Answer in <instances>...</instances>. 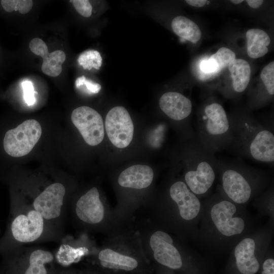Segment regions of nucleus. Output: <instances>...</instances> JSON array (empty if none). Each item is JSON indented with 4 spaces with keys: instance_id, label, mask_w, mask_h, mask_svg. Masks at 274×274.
Wrapping results in <instances>:
<instances>
[{
    "instance_id": "nucleus-9",
    "label": "nucleus",
    "mask_w": 274,
    "mask_h": 274,
    "mask_svg": "<svg viewBox=\"0 0 274 274\" xmlns=\"http://www.w3.org/2000/svg\"><path fill=\"white\" fill-rule=\"evenodd\" d=\"M42 127L35 119L24 121L16 127L6 131L2 146L5 153L17 158L28 154L40 140Z\"/></svg>"
},
{
    "instance_id": "nucleus-15",
    "label": "nucleus",
    "mask_w": 274,
    "mask_h": 274,
    "mask_svg": "<svg viewBox=\"0 0 274 274\" xmlns=\"http://www.w3.org/2000/svg\"><path fill=\"white\" fill-rule=\"evenodd\" d=\"M74 213L80 222L88 225H95L102 221L105 208L96 187L91 188L79 198L75 203Z\"/></svg>"
},
{
    "instance_id": "nucleus-20",
    "label": "nucleus",
    "mask_w": 274,
    "mask_h": 274,
    "mask_svg": "<svg viewBox=\"0 0 274 274\" xmlns=\"http://www.w3.org/2000/svg\"><path fill=\"white\" fill-rule=\"evenodd\" d=\"M59 243V247L54 253L55 260L62 266H67L76 263L89 253L86 247H75L63 236Z\"/></svg>"
},
{
    "instance_id": "nucleus-2",
    "label": "nucleus",
    "mask_w": 274,
    "mask_h": 274,
    "mask_svg": "<svg viewBox=\"0 0 274 274\" xmlns=\"http://www.w3.org/2000/svg\"><path fill=\"white\" fill-rule=\"evenodd\" d=\"M61 236L46 223L33 208L31 200L12 197L6 228L0 238V254L28 244L59 243Z\"/></svg>"
},
{
    "instance_id": "nucleus-28",
    "label": "nucleus",
    "mask_w": 274,
    "mask_h": 274,
    "mask_svg": "<svg viewBox=\"0 0 274 274\" xmlns=\"http://www.w3.org/2000/svg\"><path fill=\"white\" fill-rule=\"evenodd\" d=\"M23 98L28 106H31L35 103V91L31 82L24 81L22 83Z\"/></svg>"
},
{
    "instance_id": "nucleus-22",
    "label": "nucleus",
    "mask_w": 274,
    "mask_h": 274,
    "mask_svg": "<svg viewBox=\"0 0 274 274\" xmlns=\"http://www.w3.org/2000/svg\"><path fill=\"white\" fill-rule=\"evenodd\" d=\"M171 26L176 35L193 43L198 42L201 38V32L198 26L185 16H178L174 18Z\"/></svg>"
},
{
    "instance_id": "nucleus-5",
    "label": "nucleus",
    "mask_w": 274,
    "mask_h": 274,
    "mask_svg": "<svg viewBox=\"0 0 274 274\" xmlns=\"http://www.w3.org/2000/svg\"><path fill=\"white\" fill-rule=\"evenodd\" d=\"M184 182L199 198L207 196L217 173L215 153L196 138L188 141L181 152Z\"/></svg>"
},
{
    "instance_id": "nucleus-25",
    "label": "nucleus",
    "mask_w": 274,
    "mask_h": 274,
    "mask_svg": "<svg viewBox=\"0 0 274 274\" xmlns=\"http://www.w3.org/2000/svg\"><path fill=\"white\" fill-rule=\"evenodd\" d=\"M1 5L8 12L18 10L21 14H24L30 11L33 2L31 0H2Z\"/></svg>"
},
{
    "instance_id": "nucleus-12",
    "label": "nucleus",
    "mask_w": 274,
    "mask_h": 274,
    "mask_svg": "<svg viewBox=\"0 0 274 274\" xmlns=\"http://www.w3.org/2000/svg\"><path fill=\"white\" fill-rule=\"evenodd\" d=\"M71 120L88 145L95 146L102 141L105 135L103 119L94 109L87 106L77 108L72 113Z\"/></svg>"
},
{
    "instance_id": "nucleus-11",
    "label": "nucleus",
    "mask_w": 274,
    "mask_h": 274,
    "mask_svg": "<svg viewBox=\"0 0 274 274\" xmlns=\"http://www.w3.org/2000/svg\"><path fill=\"white\" fill-rule=\"evenodd\" d=\"M106 131L111 143L116 147H127L132 141L134 126L127 110L122 106L112 108L105 119Z\"/></svg>"
},
{
    "instance_id": "nucleus-10",
    "label": "nucleus",
    "mask_w": 274,
    "mask_h": 274,
    "mask_svg": "<svg viewBox=\"0 0 274 274\" xmlns=\"http://www.w3.org/2000/svg\"><path fill=\"white\" fill-rule=\"evenodd\" d=\"M168 195L176 205L182 220L193 225L197 230L202 212V203L183 180L173 182L169 186Z\"/></svg>"
},
{
    "instance_id": "nucleus-34",
    "label": "nucleus",
    "mask_w": 274,
    "mask_h": 274,
    "mask_svg": "<svg viewBox=\"0 0 274 274\" xmlns=\"http://www.w3.org/2000/svg\"><path fill=\"white\" fill-rule=\"evenodd\" d=\"M230 2L234 4H239L242 3L243 1V0H231V1H230Z\"/></svg>"
},
{
    "instance_id": "nucleus-4",
    "label": "nucleus",
    "mask_w": 274,
    "mask_h": 274,
    "mask_svg": "<svg viewBox=\"0 0 274 274\" xmlns=\"http://www.w3.org/2000/svg\"><path fill=\"white\" fill-rule=\"evenodd\" d=\"M217 173L221 179L219 192L242 206L264 192L270 181L266 171L249 165L240 158L218 159Z\"/></svg>"
},
{
    "instance_id": "nucleus-16",
    "label": "nucleus",
    "mask_w": 274,
    "mask_h": 274,
    "mask_svg": "<svg viewBox=\"0 0 274 274\" xmlns=\"http://www.w3.org/2000/svg\"><path fill=\"white\" fill-rule=\"evenodd\" d=\"M30 51L43 59L42 71L51 77H57L62 72V64L66 58L65 53L61 50H56L49 53L46 44L40 38L32 39L29 44Z\"/></svg>"
},
{
    "instance_id": "nucleus-35",
    "label": "nucleus",
    "mask_w": 274,
    "mask_h": 274,
    "mask_svg": "<svg viewBox=\"0 0 274 274\" xmlns=\"http://www.w3.org/2000/svg\"><path fill=\"white\" fill-rule=\"evenodd\" d=\"M0 233H1V229H0Z\"/></svg>"
},
{
    "instance_id": "nucleus-21",
    "label": "nucleus",
    "mask_w": 274,
    "mask_h": 274,
    "mask_svg": "<svg viewBox=\"0 0 274 274\" xmlns=\"http://www.w3.org/2000/svg\"><path fill=\"white\" fill-rule=\"evenodd\" d=\"M232 78V87L237 93L244 92L248 87L251 77V67L249 63L241 58L235 59L228 65Z\"/></svg>"
},
{
    "instance_id": "nucleus-31",
    "label": "nucleus",
    "mask_w": 274,
    "mask_h": 274,
    "mask_svg": "<svg viewBox=\"0 0 274 274\" xmlns=\"http://www.w3.org/2000/svg\"><path fill=\"white\" fill-rule=\"evenodd\" d=\"M261 274H274V259L272 257H267L262 262Z\"/></svg>"
},
{
    "instance_id": "nucleus-14",
    "label": "nucleus",
    "mask_w": 274,
    "mask_h": 274,
    "mask_svg": "<svg viewBox=\"0 0 274 274\" xmlns=\"http://www.w3.org/2000/svg\"><path fill=\"white\" fill-rule=\"evenodd\" d=\"M153 257L160 264L173 269H179L183 265L182 255L174 245L169 234L162 230L154 232L150 238Z\"/></svg>"
},
{
    "instance_id": "nucleus-6",
    "label": "nucleus",
    "mask_w": 274,
    "mask_h": 274,
    "mask_svg": "<svg viewBox=\"0 0 274 274\" xmlns=\"http://www.w3.org/2000/svg\"><path fill=\"white\" fill-rule=\"evenodd\" d=\"M197 139L215 153L228 149L232 142L230 124L223 107L216 101L207 102L197 115Z\"/></svg>"
},
{
    "instance_id": "nucleus-26",
    "label": "nucleus",
    "mask_w": 274,
    "mask_h": 274,
    "mask_svg": "<svg viewBox=\"0 0 274 274\" xmlns=\"http://www.w3.org/2000/svg\"><path fill=\"white\" fill-rule=\"evenodd\" d=\"M260 78L267 92L270 96L274 94V62L265 66L260 73Z\"/></svg>"
},
{
    "instance_id": "nucleus-8",
    "label": "nucleus",
    "mask_w": 274,
    "mask_h": 274,
    "mask_svg": "<svg viewBox=\"0 0 274 274\" xmlns=\"http://www.w3.org/2000/svg\"><path fill=\"white\" fill-rule=\"evenodd\" d=\"M269 239L267 231H259L249 233L235 245L232 257L239 274H256L259 271Z\"/></svg>"
},
{
    "instance_id": "nucleus-29",
    "label": "nucleus",
    "mask_w": 274,
    "mask_h": 274,
    "mask_svg": "<svg viewBox=\"0 0 274 274\" xmlns=\"http://www.w3.org/2000/svg\"><path fill=\"white\" fill-rule=\"evenodd\" d=\"M75 85L77 88L85 85L87 90L93 93H98L101 89L100 85L87 79L84 76H82L76 79Z\"/></svg>"
},
{
    "instance_id": "nucleus-19",
    "label": "nucleus",
    "mask_w": 274,
    "mask_h": 274,
    "mask_svg": "<svg viewBox=\"0 0 274 274\" xmlns=\"http://www.w3.org/2000/svg\"><path fill=\"white\" fill-rule=\"evenodd\" d=\"M247 52L251 58H258L265 55L268 51L270 39L264 30L258 28L248 30L246 34Z\"/></svg>"
},
{
    "instance_id": "nucleus-7",
    "label": "nucleus",
    "mask_w": 274,
    "mask_h": 274,
    "mask_svg": "<svg viewBox=\"0 0 274 274\" xmlns=\"http://www.w3.org/2000/svg\"><path fill=\"white\" fill-rule=\"evenodd\" d=\"M54 253L39 247L22 246L3 257L4 274H52Z\"/></svg>"
},
{
    "instance_id": "nucleus-24",
    "label": "nucleus",
    "mask_w": 274,
    "mask_h": 274,
    "mask_svg": "<svg viewBox=\"0 0 274 274\" xmlns=\"http://www.w3.org/2000/svg\"><path fill=\"white\" fill-rule=\"evenodd\" d=\"M235 57V54L233 51L226 47H221L216 53L211 55L209 59L216 64L218 72L228 66L231 62L236 59Z\"/></svg>"
},
{
    "instance_id": "nucleus-33",
    "label": "nucleus",
    "mask_w": 274,
    "mask_h": 274,
    "mask_svg": "<svg viewBox=\"0 0 274 274\" xmlns=\"http://www.w3.org/2000/svg\"><path fill=\"white\" fill-rule=\"evenodd\" d=\"M246 2L248 5L253 9L260 7L263 3V1L262 0H248Z\"/></svg>"
},
{
    "instance_id": "nucleus-17",
    "label": "nucleus",
    "mask_w": 274,
    "mask_h": 274,
    "mask_svg": "<svg viewBox=\"0 0 274 274\" xmlns=\"http://www.w3.org/2000/svg\"><path fill=\"white\" fill-rule=\"evenodd\" d=\"M153 178L154 172L151 167L135 164L123 170L118 177V182L123 187L141 189L149 187Z\"/></svg>"
},
{
    "instance_id": "nucleus-18",
    "label": "nucleus",
    "mask_w": 274,
    "mask_h": 274,
    "mask_svg": "<svg viewBox=\"0 0 274 274\" xmlns=\"http://www.w3.org/2000/svg\"><path fill=\"white\" fill-rule=\"evenodd\" d=\"M98 258L100 265L108 268L129 271L138 265L134 258L108 248L101 250Z\"/></svg>"
},
{
    "instance_id": "nucleus-1",
    "label": "nucleus",
    "mask_w": 274,
    "mask_h": 274,
    "mask_svg": "<svg viewBox=\"0 0 274 274\" xmlns=\"http://www.w3.org/2000/svg\"><path fill=\"white\" fill-rule=\"evenodd\" d=\"M202 203L198 231L207 245L218 249L233 248L251 232V223L243 206L233 203L219 192Z\"/></svg>"
},
{
    "instance_id": "nucleus-30",
    "label": "nucleus",
    "mask_w": 274,
    "mask_h": 274,
    "mask_svg": "<svg viewBox=\"0 0 274 274\" xmlns=\"http://www.w3.org/2000/svg\"><path fill=\"white\" fill-rule=\"evenodd\" d=\"M200 68L204 73H212L218 72L217 66L210 59L203 60L200 64Z\"/></svg>"
},
{
    "instance_id": "nucleus-13",
    "label": "nucleus",
    "mask_w": 274,
    "mask_h": 274,
    "mask_svg": "<svg viewBox=\"0 0 274 274\" xmlns=\"http://www.w3.org/2000/svg\"><path fill=\"white\" fill-rule=\"evenodd\" d=\"M159 106L167 117L174 121L183 122L188 131L194 138L197 137L188 120L192 109L190 99L180 92L169 91L161 96Z\"/></svg>"
},
{
    "instance_id": "nucleus-27",
    "label": "nucleus",
    "mask_w": 274,
    "mask_h": 274,
    "mask_svg": "<svg viewBox=\"0 0 274 274\" xmlns=\"http://www.w3.org/2000/svg\"><path fill=\"white\" fill-rule=\"evenodd\" d=\"M76 11L82 16L89 17L92 14V7L89 1H71Z\"/></svg>"
},
{
    "instance_id": "nucleus-3",
    "label": "nucleus",
    "mask_w": 274,
    "mask_h": 274,
    "mask_svg": "<svg viewBox=\"0 0 274 274\" xmlns=\"http://www.w3.org/2000/svg\"><path fill=\"white\" fill-rule=\"evenodd\" d=\"M232 142L228 149L239 157L273 164L274 134L272 126L258 122L248 113L228 116Z\"/></svg>"
},
{
    "instance_id": "nucleus-23",
    "label": "nucleus",
    "mask_w": 274,
    "mask_h": 274,
    "mask_svg": "<svg viewBox=\"0 0 274 274\" xmlns=\"http://www.w3.org/2000/svg\"><path fill=\"white\" fill-rule=\"evenodd\" d=\"M77 61L85 70H90L92 68L99 70L102 64V57L98 51L88 50L80 54Z\"/></svg>"
},
{
    "instance_id": "nucleus-32",
    "label": "nucleus",
    "mask_w": 274,
    "mask_h": 274,
    "mask_svg": "<svg viewBox=\"0 0 274 274\" xmlns=\"http://www.w3.org/2000/svg\"><path fill=\"white\" fill-rule=\"evenodd\" d=\"M188 5L195 7H201L208 2L206 0H187L185 1Z\"/></svg>"
}]
</instances>
